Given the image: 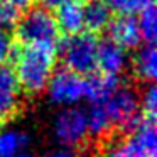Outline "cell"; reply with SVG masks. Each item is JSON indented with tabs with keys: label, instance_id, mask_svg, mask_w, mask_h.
Returning <instances> with one entry per match:
<instances>
[{
	"label": "cell",
	"instance_id": "52a82bcc",
	"mask_svg": "<svg viewBox=\"0 0 157 157\" xmlns=\"http://www.w3.org/2000/svg\"><path fill=\"white\" fill-rule=\"evenodd\" d=\"M22 91L9 66L0 64V128L21 113Z\"/></svg>",
	"mask_w": 157,
	"mask_h": 157
},
{
	"label": "cell",
	"instance_id": "7a4b0ae2",
	"mask_svg": "<svg viewBox=\"0 0 157 157\" xmlns=\"http://www.w3.org/2000/svg\"><path fill=\"white\" fill-rule=\"evenodd\" d=\"M15 37L24 46H39L56 51L61 42V31L54 15L44 7H31L21 14L14 27Z\"/></svg>",
	"mask_w": 157,
	"mask_h": 157
},
{
	"label": "cell",
	"instance_id": "5bb4252c",
	"mask_svg": "<svg viewBox=\"0 0 157 157\" xmlns=\"http://www.w3.org/2000/svg\"><path fill=\"white\" fill-rule=\"evenodd\" d=\"M31 145L27 132L19 128H0V157H14Z\"/></svg>",
	"mask_w": 157,
	"mask_h": 157
},
{
	"label": "cell",
	"instance_id": "cb8c5ba5",
	"mask_svg": "<svg viewBox=\"0 0 157 157\" xmlns=\"http://www.w3.org/2000/svg\"><path fill=\"white\" fill-rule=\"evenodd\" d=\"M2 4H9V5H14V7H17L19 10L21 9H27L31 7L32 4V0H0Z\"/></svg>",
	"mask_w": 157,
	"mask_h": 157
},
{
	"label": "cell",
	"instance_id": "d6986e66",
	"mask_svg": "<svg viewBox=\"0 0 157 157\" xmlns=\"http://www.w3.org/2000/svg\"><path fill=\"white\" fill-rule=\"evenodd\" d=\"M139 106H140V110H142V115L155 118V112H157V90H155V86H154V81L149 83V85L142 90V95L139 96Z\"/></svg>",
	"mask_w": 157,
	"mask_h": 157
},
{
	"label": "cell",
	"instance_id": "6da1fadb",
	"mask_svg": "<svg viewBox=\"0 0 157 157\" xmlns=\"http://www.w3.org/2000/svg\"><path fill=\"white\" fill-rule=\"evenodd\" d=\"M9 59L14 63L12 71L21 86V91L29 96L41 95L54 73L56 51L39 46L14 44Z\"/></svg>",
	"mask_w": 157,
	"mask_h": 157
},
{
	"label": "cell",
	"instance_id": "5b68a950",
	"mask_svg": "<svg viewBox=\"0 0 157 157\" xmlns=\"http://www.w3.org/2000/svg\"><path fill=\"white\" fill-rule=\"evenodd\" d=\"M52 137L63 149H83L90 137L86 112L79 106H64L52 120Z\"/></svg>",
	"mask_w": 157,
	"mask_h": 157
},
{
	"label": "cell",
	"instance_id": "277c9868",
	"mask_svg": "<svg viewBox=\"0 0 157 157\" xmlns=\"http://www.w3.org/2000/svg\"><path fill=\"white\" fill-rule=\"evenodd\" d=\"M96 41L95 34L78 32L68 36L58 44L59 58L66 69L76 75H91L96 69Z\"/></svg>",
	"mask_w": 157,
	"mask_h": 157
},
{
	"label": "cell",
	"instance_id": "4fadbf2b",
	"mask_svg": "<svg viewBox=\"0 0 157 157\" xmlns=\"http://www.w3.org/2000/svg\"><path fill=\"white\" fill-rule=\"evenodd\" d=\"M130 135L139 142V145L145 150L149 157L157 155V130H155V120L152 117L140 115L139 122L132 128Z\"/></svg>",
	"mask_w": 157,
	"mask_h": 157
},
{
	"label": "cell",
	"instance_id": "30bf717a",
	"mask_svg": "<svg viewBox=\"0 0 157 157\" xmlns=\"http://www.w3.org/2000/svg\"><path fill=\"white\" fill-rule=\"evenodd\" d=\"M106 29L110 32V39L123 49H135L142 44V36L133 15H118L110 21Z\"/></svg>",
	"mask_w": 157,
	"mask_h": 157
},
{
	"label": "cell",
	"instance_id": "ac0fdd59",
	"mask_svg": "<svg viewBox=\"0 0 157 157\" xmlns=\"http://www.w3.org/2000/svg\"><path fill=\"white\" fill-rule=\"evenodd\" d=\"M154 0H106L112 12H117L118 15H133L139 14L142 9H145Z\"/></svg>",
	"mask_w": 157,
	"mask_h": 157
},
{
	"label": "cell",
	"instance_id": "9c48e42d",
	"mask_svg": "<svg viewBox=\"0 0 157 157\" xmlns=\"http://www.w3.org/2000/svg\"><path fill=\"white\" fill-rule=\"evenodd\" d=\"M127 63H128V56H127L125 49L118 46L112 39H101L98 41L96 46V68L103 75L108 76H118L120 73L125 71Z\"/></svg>",
	"mask_w": 157,
	"mask_h": 157
},
{
	"label": "cell",
	"instance_id": "7c38bea8",
	"mask_svg": "<svg viewBox=\"0 0 157 157\" xmlns=\"http://www.w3.org/2000/svg\"><path fill=\"white\" fill-rule=\"evenodd\" d=\"M132 71L137 79L152 83L157 76V51L154 42H144L132 56Z\"/></svg>",
	"mask_w": 157,
	"mask_h": 157
},
{
	"label": "cell",
	"instance_id": "ba28073f",
	"mask_svg": "<svg viewBox=\"0 0 157 157\" xmlns=\"http://www.w3.org/2000/svg\"><path fill=\"white\" fill-rule=\"evenodd\" d=\"M98 157H149L130 133H108L100 139Z\"/></svg>",
	"mask_w": 157,
	"mask_h": 157
},
{
	"label": "cell",
	"instance_id": "2e32d148",
	"mask_svg": "<svg viewBox=\"0 0 157 157\" xmlns=\"http://www.w3.org/2000/svg\"><path fill=\"white\" fill-rule=\"evenodd\" d=\"M54 19L58 22L61 34L73 36L78 34V32H83V14L79 4H69L64 7H59Z\"/></svg>",
	"mask_w": 157,
	"mask_h": 157
},
{
	"label": "cell",
	"instance_id": "44dd1931",
	"mask_svg": "<svg viewBox=\"0 0 157 157\" xmlns=\"http://www.w3.org/2000/svg\"><path fill=\"white\" fill-rule=\"evenodd\" d=\"M12 48H14V44H12V37L9 34V31L0 29V64H4L10 58Z\"/></svg>",
	"mask_w": 157,
	"mask_h": 157
},
{
	"label": "cell",
	"instance_id": "8fae6325",
	"mask_svg": "<svg viewBox=\"0 0 157 157\" xmlns=\"http://www.w3.org/2000/svg\"><path fill=\"white\" fill-rule=\"evenodd\" d=\"M83 14V29L90 34H98L108 27L113 19V12L106 0H85L81 5Z\"/></svg>",
	"mask_w": 157,
	"mask_h": 157
},
{
	"label": "cell",
	"instance_id": "d4e9b609",
	"mask_svg": "<svg viewBox=\"0 0 157 157\" xmlns=\"http://www.w3.org/2000/svg\"><path fill=\"white\" fill-rule=\"evenodd\" d=\"M14 157H36V155L32 152H29V150H24V152L17 154V155H14Z\"/></svg>",
	"mask_w": 157,
	"mask_h": 157
},
{
	"label": "cell",
	"instance_id": "8992f818",
	"mask_svg": "<svg viewBox=\"0 0 157 157\" xmlns=\"http://www.w3.org/2000/svg\"><path fill=\"white\" fill-rule=\"evenodd\" d=\"M48 96L58 106L78 105L85 98V78L81 75L63 68L52 73L48 81Z\"/></svg>",
	"mask_w": 157,
	"mask_h": 157
},
{
	"label": "cell",
	"instance_id": "9a60e30c",
	"mask_svg": "<svg viewBox=\"0 0 157 157\" xmlns=\"http://www.w3.org/2000/svg\"><path fill=\"white\" fill-rule=\"evenodd\" d=\"M120 83L118 76H108V75H86L85 78V98L91 101H100L103 100L117 85Z\"/></svg>",
	"mask_w": 157,
	"mask_h": 157
},
{
	"label": "cell",
	"instance_id": "ffe728a7",
	"mask_svg": "<svg viewBox=\"0 0 157 157\" xmlns=\"http://www.w3.org/2000/svg\"><path fill=\"white\" fill-rule=\"evenodd\" d=\"M19 17H21V10L17 7L0 2V29H5V31L14 29Z\"/></svg>",
	"mask_w": 157,
	"mask_h": 157
},
{
	"label": "cell",
	"instance_id": "3957f363",
	"mask_svg": "<svg viewBox=\"0 0 157 157\" xmlns=\"http://www.w3.org/2000/svg\"><path fill=\"white\" fill-rule=\"evenodd\" d=\"M98 103L101 105L112 128H118L123 133L132 132V128L142 115V113H139V93L132 86L123 85V83H118Z\"/></svg>",
	"mask_w": 157,
	"mask_h": 157
},
{
	"label": "cell",
	"instance_id": "e0dca14e",
	"mask_svg": "<svg viewBox=\"0 0 157 157\" xmlns=\"http://www.w3.org/2000/svg\"><path fill=\"white\" fill-rule=\"evenodd\" d=\"M137 25H139V31H140V36H142L144 42L155 41V37H157V12H155V7H154V2L139 12Z\"/></svg>",
	"mask_w": 157,
	"mask_h": 157
},
{
	"label": "cell",
	"instance_id": "603a6c76",
	"mask_svg": "<svg viewBox=\"0 0 157 157\" xmlns=\"http://www.w3.org/2000/svg\"><path fill=\"white\" fill-rule=\"evenodd\" d=\"M44 157H78L75 150H69V149H58V150H52V152L46 154Z\"/></svg>",
	"mask_w": 157,
	"mask_h": 157
},
{
	"label": "cell",
	"instance_id": "7402d4cb",
	"mask_svg": "<svg viewBox=\"0 0 157 157\" xmlns=\"http://www.w3.org/2000/svg\"><path fill=\"white\" fill-rule=\"evenodd\" d=\"M39 2L48 10H58L59 7H64V5H69V4H79L81 0H39Z\"/></svg>",
	"mask_w": 157,
	"mask_h": 157
}]
</instances>
